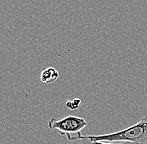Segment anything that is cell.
<instances>
[{
  "instance_id": "cell-6",
  "label": "cell",
  "mask_w": 147,
  "mask_h": 144,
  "mask_svg": "<svg viewBox=\"0 0 147 144\" xmlns=\"http://www.w3.org/2000/svg\"><path fill=\"white\" fill-rule=\"evenodd\" d=\"M119 144H137L136 143H132V142H120Z\"/></svg>"
},
{
  "instance_id": "cell-4",
  "label": "cell",
  "mask_w": 147,
  "mask_h": 144,
  "mask_svg": "<svg viewBox=\"0 0 147 144\" xmlns=\"http://www.w3.org/2000/svg\"><path fill=\"white\" fill-rule=\"evenodd\" d=\"M82 144H119V143H103V141H96L90 138L88 136H83L80 139Z\"/></svg>"
},
{
  "instance_id": "cell-2",
  "label": "cell",
  "mask_w": 147,
  "mask_h": 144,
  "mask_svg": "<svg viewBox=\"0 0 147 144\" xmlns=\"http://www.w3.org/2000/svg\"><path fill=\"white\" fill-rule=\"evenodd\" d=\"M86 126L87 123L84 118L75 116H68L60 120L51 118L49 122V127L51 130H57L69 141L81 139V131Z\"/></svg>"
},
{
  "instance_id": "cell-1",
  "label": "cell",
  "mask_w": 147,
  "mask_h": 144,
  "mask_svg": "<svg viewBox=\"0 0 147 144\" xmlns=\"http://www.w3.org/2000/svg\"><path fill=\"white\" fill-rule=\"evenodd\" d=\"M88 137L96 141L132 142L137 144H147V116L141 118L136 124L117 133Z\"/></svg>"
},
{
  "instance_id": "cell-3",
  "label": "cell",
  "mask_w": 147,
  "mask_h": 144,
  "mask_svg": "<svg viewBox=\"0 0 147 144\" xmlns=\"http://www.w3.org/2000/svg\"><path fill=\"white\" fill-rule=\"evenodd\" d=\"M59 77L58 71L54 68H48L44 69L40 74V79L45 83L49 84L55 82Z\"/></svg>"
},
{
  "instance_id": "cell-5",
  "label": "cell",
  "mask_w": 147,
  "mask_h": 144,
  "mask_svg": "<svg viewBox=\"0 0 147 144\" xmlns=\"http://www.w3.org/2000/svg\"><path fill=\"white\" fill-rule=\"evenodd\" d=\"M81 103V100L79 98H75L74 101H69L66 102V106L69 108L72 109V110H75L77 108H79L80 105Z\"/></svg>"
}]
</instances>
